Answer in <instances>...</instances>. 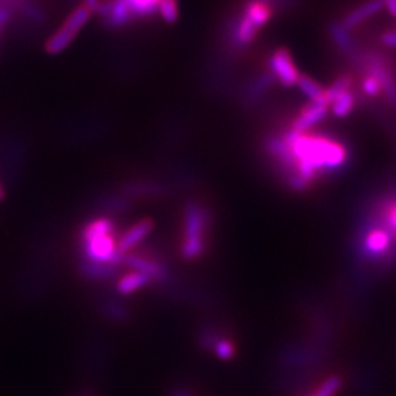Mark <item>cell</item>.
I'll list each match as a JSON object with an SVG mask.
<instances>
[{
	"label": "cell",
	"mask_w": 396,
	"mask_h": 396,
	"mask_svg": "<svg viewBox=\"0 0 396 396\" xmlns=\"http://www.w3.org/2000/svg\"><path fill=\"white\" fill-rule=\"evenodd\" d=\"M112 231L113 222L109 217H97L82 229L79 239L82 259L111 264L116 253Z\"/></svg>",
	"instance_id": "obj_1"
},
{
	"label": "cell",
	"mask_w": 396,
	"mask_h": 396,
	"mask_svg": "<svg viewBox=\"0 0 396 396\" xmlns=\"http://www.w3.org/2000/svg\"><path fill=\"white\" fill-rule=\"evenodd\" d=\"M52 254L53 249L43 245L33 249L28 268L19 281V297L34 301L45 294L52 276Z\"/></svg>",
	"instance_id": "obj_2"
},
{
	"label": "cell",
	"mask_w": 396,
	"mask_h": 396,
	"mask_svg": "<svg viewBox=\"0 0 396 396\" xmlns=\"http://www.w3.org/2000/svg\"><path fill=\"white\" fill-rule=\"evenodd\" d=\"M93 12L86 5H78L74 8L69 15L65 18L64 24H62L46 41L45 49L49 55H57L64 52L72 41L78 35V33L84 28V26L89 23Z\"/></svg>",
	"instance_id": "obj_3"
},
{
	"label": "cell",
	"mask_w": 396,
	"mask_h": 396,
	"mask_svg": "<svg viewBox=\"0 0 396 396\" xmlns=\"http://www.w3.org/2000/svg\"><path fill=\"white\" fill-rule=\"evenodd\" d=\"M185 242L183 247L193 253L204 249V232L208 226V213L198 203H188L185 207Z\"/></svg>",
	"instance_id": "obj_4"
},
{
	"label": "cell",
	"mask_w": 396,
	"mask_h": 396,
	"mask_svg": "<svg viewBox=\"0 0 396 396\" xmlns=\"http://www.w3.org/2000/svg\"><path fill=\"white\" fill-rule=\"evenodd\" d=\"M268 65H270V69H272V74L275 75V78L281 82L283 87L297 86L298 78L301 74L298 72L293 57H290L289 50H286V49L276 50L272 55V57H270Z\"/></svg>",
	"instance_id": "obj_5"
},
{
	"label": "cell",
	"mask_w": 396,
	"mask_h": 396,
	"mask_svg": "<svg viewBox=\"0 0 396 396\" xmlns=\"http://www.w3.org/2000/svg\"><path fill=\"white\" fill-rule=\"evenodd\" d=\"M329 104L326 101H311L308 106H305L298 118L293 125V131L295 132H305L311 127H315L320 120H323L327 115Z\"/></svg>",
	"instance_id": "obj_6"
},
{
	"label": "cell",
	"mask_w": 396,
	"mask_h": 396,
	"mask_svg": "<svg viewBox=\"0 0 396 396\" xmlns=\"http://www.w3.org/2000/svg\"><path fill=\"white\" fill-rule=\"evenodd\" d=\"M78 272L89 281L106 282L118 275V267H113L106 263H96L87 259H81L78 264Z\"/></svg>",
	"instance_id": "obj_7"
},
{
	"label": "cell",
	"mask_w": 396,
	"mask_h": 396,
	"mask_svg": "<svg viewBox=\"0 0 396 396\" xmlns=\"http://www.w3.org/2000/svg\"><path fill=\"white\" fill-rule=\"evenodd\" d=\"M153 222L150 219H144V220H140L138 223H135L131 229H128L127 234H125L116 249L119 253H127L130 251V249H132L135 245H138L145 237H147L152 231H153Z\"/></svg>",
	"instance_id": "obj_8"
},
{
	"label": "cell",
	"mask_w": 396,
	"mask_h": 396,
	"mask_svg": "<svg viewBox=\"0 0 396 396\" xmlns=\"http://www.w3.org/2000/svg\"><path fill=\"white\" fill-rule=\"evenodd\" d=\"M383 8V2L382 0H370V2L364 4L363 6L357 8L356 11H352L349 15H346V18L342 21L341 27L346 31H349L351 28L360 26L361 23H364L366 19H368L370 16L376 15L378 12H380Z\"/></svg>",
	"instance_id": "obj_9"
},
{
	"label": "cell",
	"mask_w": 396,
	"mask_h": 396,
	"mask_svg": "<svg viewBox=\"0 0 396 396\" xmlns=\"http://www.w3.org/2000/svg\"><path fill=\"white\" fill-rule=\"evenodd\" d=\"M101 315L111 322H127L130 319V310L116 297H103L98 304Z\"/></svg>",
	"instance_id": "obj_10"
},
{
	"label": "cell",
	"mask_w": 396,
	"mask_h": 396,
	"mask_svg": "<svg viewBox=\"0 0 396 396\" xmlns=\"http://www.w3.org/2000/svg\"><path fill=\"white\" fill-rule=\"evenodd\" d=\"M242 16L259 31L272 16V9L264 0H251L247 4Z\"/></svg>",
	"instance_id": "obj_11"
},
{
	"label": "cell",
	"mask_w": 396,
	"mask_h": 396,
	"mask_svg": "<svg viewBox=\"0 0 396 396\" xmlns=\"http://www.w3.org/2000/svg\"><path fill=\"white\" fill-rule=\"evenodd\" d=\"M123 2L130 9L132 19L137 21L156 15L160 0H123Z\"/></svg>",
	"instance_id": "obj_12"
},
{
	"label": "cell",
	"mask_w": 396,
	"mask_h": 396,
	"mask_svg": "<svg viewBox=\"0 0 396 396\" xmlns=\"http://www.w3.org/2000/svg\"><path fill=\"white\" fill-rule=\"evenodd\" d=\"M162 191H163L162 186L154 182L127 183L122 188V193L128 197H154V196H160Z\"/></svg>",
	"instance_id": "obj_13"
},
{
	"label": "cell",
	"mask_w": 396,
	"mask_h": 396,
	"mask_svg": "<svg viewBox=\"0 0 396 396\" xmlns=\"http://www.w3.org/2000/svg\"><path fill=\"white\" fill-rule=\"evenodd\" d=\"M149 283H152V281L147 276L138 273V272H134V273L125 275L123 278H120L116 288H118L119 295H130V294L135 293V290H138L140 288L149 285Z\"/></svg>",
	"instance_id": "obj_14"
},
{
	"label": "cell",
	"mask_w": 396,
	"mask_h": 396,
	"mask_svg": "<svg viewBox=\"0 0 396 396\" xmlns=\"http://www.w3.org/2000/svg\"><path fill=\"white\" fill-rule=\"evenodd\" d=\"M87 358V367L93 370H98L100 367L104 366L108 358V348L101 341H93L87 346L86 352Z\"/></svg>",
	"instance_id": "obj_15"
},
{
	"label": "cell",
	"mask_w": 396,
	"mask_h": 396,
	"mask_svg": "<svg viewBox=\"0 0 396 396\" xmlns=\"http://www.w3.org/2000/svg\"><path fill=\"white\" fill-rule=\"evenodd\" d=\"M297 86L301 90V93L304 96H307L311 101H326L324 100V89L319 84V82H316L315 79H311L310 77L300 75Z\"/></svg>",
	"instance_id": "obj_16"
},
{
	"label": "cell",
	"mask_w": 396,
	"mask_h": 396,
	"mask_svg": "<svg viewBox=\"0 0 396 396\" xmlns=\"http://www.w3.org/2000/svg\"><path fill=\"white\" fill-rule=\"evenodd\" d=\"M353 106H356V97H353L351 90L342 93L341 96H338L330 103L332 113L336 118H345L346 115H349L352 112Z\"/></svg>",
	"instance_id": "obj_17"
},
{
	"label": "cell",
	"mask_w": 396,
	"mask_h": 396,
	"mask_svg": "<svg viewBox=\"0 0 396 396\" xmlns=\"http://www.w3.org/2000/svg\"><path fill=\"white\" fill-rule=\"evenodd\" d=\"M157 13L168 24H174L179 18V5L178 0H160Z\"/></svg>",
	"instance_id": "obj_18"
},
{
	"label": "cell",
	"mask_w": 396,
	"mask_h": 396,
	"mask_svg": "<svg viewBox=\"0 0 396 396\" xmlns=\"http://www.w3.org/2000/svg\"><path fill=\"white\" fill-rule=\"evenodd\" d=\"M387 245H389V235L386 234V231H382V229L373 231L367 238V247L373 253L385 251Z\"/></svg>",
	"instance_id": "obj_19"
},
{
	"label": "cell",
	"mask_w": 396,
	"mask_h": 396,
	"mask_svg": "<svg viewBox=\"0 0 396 396\" xmlns=\"http://www.w3.org/2000/svg\"><path fill=\"white\" fill-rule=\"evenodd\" d=\"M339 387H341V379L339 378H336V376L329 378L322 385V387L317 390V393L315 396H333L339 390Z\"/></svg>",
	"instance_id": "obj_20"
},
{
	"label": "cell",
	"mask_w": 396,
	"mask_h": 396,
	"mask_svg": "<svg viewBox=\"0 0 396 396\" xmlns=\"http://www.w3.org/2000/svg\"><path fill=\"white\" fill-rule=\"evenodd\" d=\"M363 90H364V93L368 97H378L382 93V86H380V82L376 78H373V77L368 75L363 81Z\"/></svg>",
	"instance_id": "obj_21"
},
{
	"label": "cell",
	"mask_w": 396,
	"mask_h": 396,
	"mask_svg": "<svg viewBox=\"0 0 396 396\" xmlns=\"http://www.w3.org/2000/svg\"><path fill=\"white\" fill-rule=\"evenodd\" d=\"M216 348V353L223 358V360H227V358H231L234 356V348H232V344L231 342H227V341H219L216 342L215 345Z\"/></svg>",
	"instance_id": "obj_22"
},
{
	"label": "cell",
	"mask_w": 396,
	"mask_h": 396,
	"mask_svg": "<svg viewBox=\"0 0 396 396\" xmlns=\"http://www.w3.org/2000/svg\"><path fill=\"white\" fill-rule=\"evenodd\" d=\"M382 43L387 47H395L396 49V31H386L382 37Z\"/></svg>",
	"instance_id": "obj_23"
},
{
	"label": "cell",
	"mask_w": 396,
	"mask_h": 396,
	"mask_svg": "<svg viewBox=\"0 0 396 396\" xmlns=\"http://www.w3.org/2000/svg\"><path fill=\"white\" fill-rule=\"evenodd\" d=\"M82 5H86L93 13H97L101 6V0H82Z\"/></svg>",
	"instance_id": "obj_24"
},
{
	"label": "cell",
	"mask_w": 396,
	"mask_h": 396,
	"mask_svg": "<svg viewBox=\"0 0 396 396\" xmlns=\"http://www.w3.org/2000/svg\"><path fill=\"white\" fill-rule=\"evenodd\" d=\"M387 219H389V223L393 229H396V203H393L390 207H389V212H387Z\"/></svg>",
	"instance_id": "obj_25"
},
{
	"label": "cell",
	"mask_w": 396,
	"mask_h": 396,
	"mask_svg": "<svg viewBox=\"0 0 396 396\" xmlns=\"http://www.w3.org/2000/svg\"><path fill=\"white\" fill-rule=\"evenodd\" d=\"M383 6H386V9L389 11V13L396 18V0H382Z\"/></svg>",
	"instance_id": "obj_26"
},
{
	"label": "cell",
	"mask_w": 396,
	"mask_h": 396,
	"mask_svg": "<svg viewBox=\"0 0 396 396\" xmlns=\"http://www.w3.org/2000/svg\"><path fill=\"white\" fill-rule=\"evenodd\" d=\"M172 396H190V395L186 393V392H183V390H181V389H174Z\"/></svg>",
	"instance_id": "obj_27"
},
{
	"label": "cell",
	"mask_w": 396,
	"mask_h": 396,
	"mask_svg": "<svg viewBox=\"0 0 396 396\" xmlns=\"http://www.w3.org/2000/svg\"><path fill=\"white\" fill-rule=\"evenodd\" d=\"M5 198V190H4V186H2V182H0V201H2Z\"/></svg>",
	"instance_id": "obj_28"
}]
</instances>
